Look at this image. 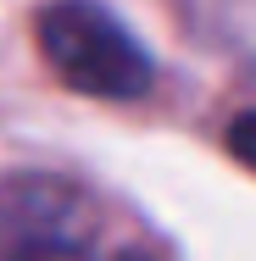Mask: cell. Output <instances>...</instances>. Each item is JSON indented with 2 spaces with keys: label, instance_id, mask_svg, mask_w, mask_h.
Listing matches in <instances>:
<instances>
[{
  "label": "cell",
  "instance_id": "obj_2",
  "mask_svg": "<svg viewBox=\"0 0 256 261\" xmlns=\"http://www.w3.org/2000/svg\"><path fill=\"white\" fill-rule=\"evenodd\" d=\"M0 261H101V206L67 178H6Z\"/></svg>",
  "mask_w": 256,
  "mask_h": 261
},
{
  "label": "cell",
  "instance_id": "obj_1",
  "mask_svg": "<svg viewBox=\"0 0 256 261\" xmlns=\"http://www.w3.org/2000/svg\"><path fill=\"white\" fill-rule=\"evenodd\" d=\"M34 39L51 72L89 100H139L156 84L145 45L95 0H51L34 17Z\"/></svg>",
  "mask_w": 256,
  "mask_h": 261
},
{
  "label": "cell",
  "instance_id": "obj_3",
  "mask_svg": "<svg viewBox=\"0 0 256 261\" xmlns=\"http://www.w3.org/2000/svg\"><path fill=\"white\" fill-rule=\"evenodd\" d=\"M184 34L256 84V0H173Z\"/></svg>",
  "mask_w": 256,
  "mask_h": 261
},
{
  "label": "cell",
  "instance_id": "obj_5",
  "mask_svg": "<svg viewBox=\"0 0 256 261\" xmlns=\"http://www.w3.org/2000/svg\"><path fill=\"white\" fill-rule=\"evenodd\" d=\"M117 261H156V256H151V250H123Z\"/></svg>",
  "mask_w": 256,
  "mask_h": 261
},
{
  "label": "cell",
  "instance_id": "obj_4",
  "mask_svg": "<svg viewBox=\"0 0 256 261\" xmlns=\"http://www.w3.org/2000/svg\"><path fill=\"white\" fill-rule=\"evenodd\" d=\"M228 150H234V161H245L256 172V111H240L228 122Z\"/></svg>",
  "mask_w": 256,
  "mask_h": 261
}]
</instances>
